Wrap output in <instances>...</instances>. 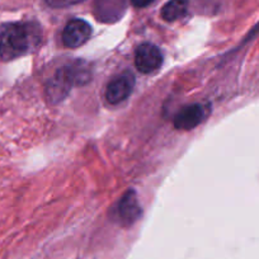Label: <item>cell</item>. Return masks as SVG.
I'll return each instance as SVG.
<instances>
[{
    "label": "cell",
    "instance_id": "7",
    "mask_svg": "<svg viewBox=\"0 0 259 259\" xmlns=\"http://www.w3.org/2000/svg\"><path fill=\"white\" fill-rule=\"evenodd\" d=\"M117 215L122 225L130 226L135 224L141 216V207L138 202V196L133 189H128L121 197L117 207Z\"/></svg>",
    "mask_w": 259,
    "mask_h": 259
},
{
    "label": "cell",
    "instance_id": "1",
    "mask_svg": "<svg viewBox=\"0 0 259 259\" xmlns=\"http://www.w3.org/2000/svg\"><path fill=\"white\" fill-rule=\"evenodd\" d=\"M42 32L32 22H12L0 26V60L11 61L31 54L41 45Z\"/></svg>",
    "mask_w": 259,
    "mask_h": 259
},
{
    "label": "cell",
    "instance_id": "6",
    "mask_svg": "<svg viewBox=\"0 0 259 259\" xmlns=\"http://www.w3.org/2000/svg\"><path fill=\"white\" fill-rule=\"evenodd\" d=\"M206 114H207V108L203 104H189L183 107L174 117V127L183 131L193 130L205 119Z\"/></svg>",
    "mask_w": 259,
    "mask_h": 259
},
{
    "label": "cell",
    "instance_id": "8",
    "mask_svg": "<svg viewBox=\"0 0 259 259\" xmlns=\"http://www.w3.org/2000/svg\"><path fill=\"white\" fill-rule=\"evenodd\" d=\"M188 0H169L161 8V18L166 22L178 21L187 13Z\"/></svg>",
    "mask_w": 259,
    "mask_h": 259
},
{
    "label": "cell",
    "instance_id": "2",
    "mask_svg": "<svg viewBox=\"0 0 259 259\" xmlns=\"http://www.w3.org/2000/svg\"><path fill=\"white\" fill-rule=\"evenodd\" d=\"M91 80V70L88 65L78 61L60 68L46 85L47 101L52 104L64 101L73 87L83 85Z\"/></svg>",
    "mask_w": 259,
    "mask_h": 259
},
{
    "label": "cell",
    "instance_id": "5",
    "mask_svg": "<svg viewBox=\"0 0 259 259\" xmlns=\"http://www.w3.org/2000/svg\"><path fill=\"white\" fill-rule=\"evenodd\" d=\"M135 87V76L131 73H123L109 81L106 89V99L111 104H118L126 101Z\"/></svg>",
    "mask_w": 259,
    "mask_h": 259
},
{
    "label": "cell",
    "instance_id": "4",
    "mask_svg": "<svg viewBox=\"0 0 259 259\" xmlns=\"http://www.w3.org/2000/svg\"><path fill=\"white\" fill-rule=\"evenodd\" d=\"M92 36V27L83 19H71L62 32V42L69 49L83 46Z\"/></svg>",
    "mask_w": 259,
    "mask_h": 259
},
{
    "label": "cell",
    "instance_id": "10",
    "mask_svg": "<svg viewBox=\"0 0 259 259\" xmlns=\"http://www.w3.org/2000/svg\"><path fill=\"white\" fill-rule=\"evenodd\" d=\"M153 2L154 0H131L133 6L136 7V8H145V7L150 6Z\"/></svg>",
    "mask_w": 259,
    "mask_h": 259
},
{
    "label": "cell",
    "instance_id": "9",
    "mask_svg": "<svg viewBox=\"0 0 259 259\" xmlns=\"http://www.w3.org/2000/svg\"><path fill=\"white\" fill-rule=\"evenodd\" d=\"M45 2L50 7H54V8H66V7L81 3L83 0H45Z\"/></svg>",
    "mask_w": 259,
    "mask_h": 259
},
{
    "label": "cell",
    "instance_id": "3",
    "mask_svg": "<svg viewBox=\"0 0 259 259\" xmlns=\"http://www.w3.org/2000/svg\"><path fill=\"white\" fill-rule=\"evenodd\" d=\"M163 64V54L160 49L153 44H143L136 49V69L144 74H150L158 70Z\"/></svg>",
    "mask_w": 259,
    "mask_h": 259
}]
</instances>
